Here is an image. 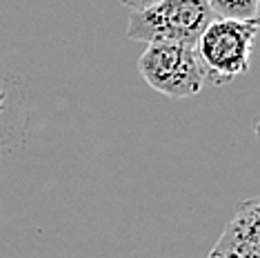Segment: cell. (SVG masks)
Here are the masks:
<instances>
[{"instance_id": "6da1fadb", "label": "cell", "mask_w": 260, "mask_h": 258, "mask_svg": "<svg viewBox=\"0 0 260 258\" xmlns=\"http://www.w3.org/2000/svg\"><path fill=\"white\" fill-rule=\"evenodd\" d=\"M214 20L203 0H153L145 11H134L127 22V38L147 45L196 47L200 34Z\"/></svg>"}, {"instance_id": "7a4b0ae2", "label": "cell", "mask_w": 260, "mask_h": 258, "mask_svg": "<svg viewBox=\"0 0 260 258\" xmlns=\"http://www.w3.org/2000/svg\"><path fill=\"white\" fill-rule=\"evenodd\" d=\"M258 27V18L245 22L214 18L200 34L196 54L205 69V76L214 85H224L236 76L249 72Z\"/></svg>"}, {"instance_id": "3957f363", "label": "cell", "mask_w": 260, "mask_h": 258, "mask_svg": "<svg viewBox=\"0 0 260 258\" xmlns=\"http://www.w3.org/2000/svg\"><path fill=\"white\" fill-rule=\"evenodd\" d=\"M136 69L151 89L169 98L196 96L207 80L196 47L189 45H147Z\"/></svg>"}, {"instance_id": "277c9868", "label": "cell", "mask_w": 260, "mask_h": 258, "mask_svg": "<svg viewBox=\"0 0 260 258\" xmlns=\"http://www.w3.org/2000/svg\"><path fill=\"white\" fill-rule=\"evenodd\" d=\"M260 203L247 198L236 205L229 225L224 227L207 258H260Z\"/></svg>"}, {"instance_id": "5b68a950", "label": "cell", "mask_w": 260, "mask_h": 258, "mask_svg": "<svg viewBox=\"0 0 260 258\" xmlns=\"http://www.w3.org/2000/svg\"><path fill=\"white\" fill-rule=\"evenodd\" d=\"M209 9L214 14V18L220 20H256L258 18V0H209Z\"/></svg>"}, {"instance_id": "8992f818", "label": "cell", "mask_w": 260, "mask_h": 258, "mask_svg": "<svg viewBox=\"0 0 260 258\" xmlns=\"http://www.w3.org/2000/svg\"><path fill=\"white\" fill-rule=\"evenodd\" d=\"M5 109V89H3V83H0V114Z\"/></svg>"}]
</instances>
